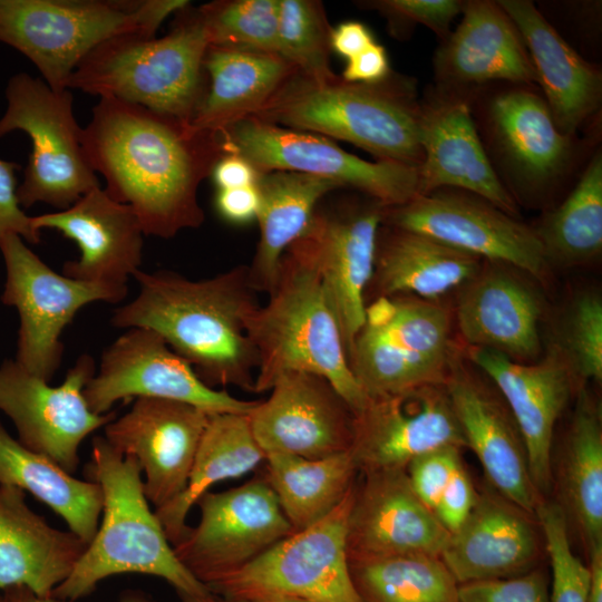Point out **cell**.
Masks as SVG:
<instances>
[{"label":"cell","mask_w":602,"mask_h":602,"mask_svg":"<svg viewBox=\"0 0 602 602\" xmlns=\"http://www.w3.org/2000/svg\"><path fill=\"white\" fill-rule=\"evenodd\" d=\"M81 144L105 191L135 212L145 235L171 239L204 222L197 192L224 155L219 133L101 97L81 129Z\"/></svg>","instance_id":"obj_1"},{"label":"cell","mask_w":602,"mask_h":602,"mask_svg":"<svg viewBox=\"0 0 602 602\" xmlns=\"http://www.w3.org/2000/svg\"><path fill=\"white\" fill-rule=\"evenodd\" d=\"M1 599H2V594H0V601H1Z\"/></svg>","instance_id":"obj_60"},{"label":"cell","mask_w":602,"mask_h":602,"mask_svg":"<svg viewBox=\"0 0 602 602\" xmlns=\"http://www.w3.org/2000/svg\"><path fill=\"white\" fill-rule=\"evenodd\" d=\"M450 327L449 311L437 302L409 294L370 301L349 352L367 398L445 383L455 349Z\"/></svg>","instance_id":"obj_9"},{"label":"cell","mask_w":602,"mask_h":602,"mask_svg":"<svg viewBox=\"0 0 602 602\" xmlns=\"http://www.w3.org/2000/svg\"><path fill=\"white\" fill-rule=\"evenodd\" d=\"M210 415L186 402L142 397L104 427L110 446L137 460L155 509L185 489Z\"/></svg>","instance_id":"obj_21"},{"label":"cell","mask_w":602,"mask_h":602,"mask_svg":"<svg viewBox=\"0 0 602 602\" xmlns=\"http://www.w3.org/2000/svg\"><path fill=\"white\" fill-rule=\"evenodd\" d=\"M210 38L198 8L175 13L161 38L124 33L93 49L67 88L113 97L191 123L206 88Z\"/></svg>","instance_id":"obj_5"},{"label":"cell","mask_w":602,"mask_h":602,"mask_svg":"<svg viewBox=\"0 0 602 602\" xmlns=\"http://www.w3.org/2000/svg\"><path fill=\"white\" fill-rule=\"evenodd\" d=\"M0 485L29 492L89 544L103 511L100 486L72 476L50 458L14 439L0 423Z\"/></svg>","instance_id":"obj_37"},{"label":"cell","mask_w":602,"mask_h":602,"mask_svg":"<svg viewBox=\"0 0 602 602\" xmlns=\"http://www.w3.org/2000/svg\"><path fill=\"white\" fill-rule=\"evenodd\" d=\"M0 602H9V598H8V595H7V593H6V592H3V594H2V599H1V601H0Z\"/></svg>","instance_id":"obj_59"},{"label":"cell","mask_w":602,"mask_h":602,"mask_svg":"<svg viewBox=\"0 0 602 602\" xmlns=\"http://www.w3.org/2000/svg\"><path fill=\"white\" fill-rule=\"evenodd\" d=\"M256 187L260 240L247 275L255 292L269 294L276 284L287 249L307 231L320 201L341 186L323 177L272 171L260 175Z\"/></svg>","instance_id":"obj_34"},{"label":"cell","mask_w":602,"mask_h":602,"mask_svg":"<svg viewBox=\"0 0 602 602\" xmlns=\"http://www.w3.org/2000/svg\"><path fill=\"white\" fill-rule=\"evenodd\" d=\"M255 602H308V601L301 600V599H294V598H273V599H265V600H260Z\"/></svg>","instance_id":"obj_58"},{"label":"cell","mask_w":602,"mask_h":602,"mask_svg":"<svg viewBox=\"0 0 602 602\" xmlns=\"http://www.w3.org/2000/svg\"><path fill=\"white\" fill-rule=\"evenodd\" d=\"M246 330L259 357L254 392L270 391L282 373L304 371L329 380L355 414L365 406L320 279L300 258L284 252L276 284Z\"/></svg>","instance_id":"obj_6"},{"label":"cell","mask_w":602,"mask_h":602,"mask_svg":"<svg viewBox=\"0 0 602 602\" xmlns=\"http://www.w3.org/2000/svg\"><path fill=\"white\" fill-rule=\"evenodd\" d=\"M219 134L224 154L241 156L260 174L289 171L328 178L385 207L405 204L419 194L418 168L359 158L318 134L255 117L244 118Z\"/></svg>","instance_id":"obj_12"},{"label":"cell","mask_w":602,"mask_h":602,"mask_svg":"<svg viewBox=\"0 0 602 602\" xmlns=\"http://www.w3.org/2000/svg\"><path fill=\"white\" fill-rule=\"evenodd\" d=\"M196 505L198 523L187 526L173 548L205 586L295 532L265 475L227 491L207 492Z\"/></svg>","instance_id":"obj_14"},{"label":"cell","mask_w":602,"mask_h":602,"mask_svg":"<svg viewBox=\"0 0 602 602\" xmlns=\"http://www.w3.org/2000/svg\"><path fill=\"white\" fill-rule=\"evenodd\" d=\"M198 10L211 45L279 54L280 0H221Z\"/></svg>","instance_id":"obj_42"},{"label":"cell","mask_w":602,"mask_h":602,"mask_svg":"<svg viewBox=\"0 0 602 602\" xmlns=\"http://www.w3.org/2000/svg\"><path fill=\"white\" fill-rule=\"evenodd\" d=\"M116 602H155L145 592L139 590H126L120 593Z\"/></svg>","instance_id":"obj_56"},{"label":"cell","mask_w":602,"mask_h":602,"mask_svg":"<svg viewBox=\"0 0 602 602\" xmlns=\"http://www.w3.org/2000/svg\"><path fill=\"white\" fill-rule=\"evenodd\" d=\"M557 349L580 385L602 379V299L595 291L573 298L561 319Z\"/></svg>","instance_id":"obj_43"},{"label":"cell","mask_w":602,"mask_h":602,"mask_svg":"<svg viewBox=\"0 0 602 602\" xmlns=\"http://www.w3.org/2000/svg\"><path fill=\"white\" fill-rule=\"evenodd\" d=\"M9 598V602H68L54 595L39 596L23 586H16L3 591Z\"/></svg>","instance_id":"obj_55"},{"label":"cell","mask_w":602,"mask_h":602,"mask_svg":"<svg viewBox=\"0 0 602 602\" xmlns=\"http://www.w3.org/2000/svg\"><path fill=\"white\" fill-rule=\"evenodd\" d=\"M19 164L0 158V245L9 234H17L31 244L40 242L18 200L17 171Z\"/></svg>","instance_id":"obj_48"},{"label":"cell","mask_w":602,"mask_h":602,"mask_svg":"<svg viewBox=\"0 0 602 602\" xmlns=\"http://www.w3.org/2000/svg\"><path fill=\"white\" fill-rule=\"evenodd\" d=\"M385 206L365 196L317 208L307 231L287 251L318 274L337 318L348 360L366 317Z\"/></svg>","instance_id":"obj_16"},{"label":"cell","mask_w":602,"mask_h":602,"mask_svg":"<svg viewBox=\"0 0 602 602\" xmlns=\"http://www.w3.org/2000/svg\"><path fill=\"white\" fill-rule=\"evenodd\" d=\"M330 27L321 1L280 0L278 52L312 79L332 77Z\"/></svg>","instance_id":"obj_41"},{"label":"cell","mask_w":602,"mask_h":602,"mask_svg":"<svg viewBox=\"0 0 602 602\" xmlns=\"http://www.w3.org/2000/svg\"><path fill=\"white\" fill-rule=\"evenodd\" d=\"M557 502L589 552L602 545V421L596 399L580 387L559 460Z\"/></svg>","instance_id":"obj_35"},{"label":"cell","mask_w":602,"mask_h":602,"mask_svg":"<svg viewBox=\"0 0 602 602\" xmlns=\"http://www.w3.org/2000/svg\"><path fill=\"white\" fill-rule=\"evenodd\" d=\"M87 543L33 512L22 489L0 485V590L23 586L50 596L72 572Z\"/></svg>","instance_id":"obj_31"},{"label":"cell","mask_w":602,"mask_h":602,"mask_svg":"<svg viewBox=\"0 0 602 602\" xmlns=\"http://www.w3.org/2000/svg\"><path fill=\"white\" fill-rule=\"evenodd\" d=\"M466 441L444 383L367 398L355 414L351 455L359 472L406 469L417 457Z\"/></svg>","instance_id":"obj_19"},{"label":"cell","mask_w":602,"mask_h":602,"mask_svg":"<svg viewBox=\"0 0 602 602\" xmlns=\"http://www.w3.org/2000/svg\"><path fill=\"white\" fill-rule=\"evenodd\" d=\"M375 42L371 30L359 21H344L332 29L330 36L331 50L347 60Z\"/></svg>","instance_id":"obj_53"},{"label":"cell","mask_w":602,"mask_h":602,"mask_svg":"<svg viewBox=\"0 0 602 602\" xmlns=\"http://www.w3.org/2000/svg\"><path fill=\"white\" fill-rule=\"evenodd\" d=\"M251 117L349 142L377 161L418 168L424 159L416 80L394 71L372 84L297 71Z\"/></svg>","instance_id":"obj_3"},{"label":"cell","mask_w":602,"mask_h":602,"mask_svg":"<svg viewBox=\"0 0 602 602\" xmlns=\"http://www.w3.org/2000/svg\"><path fill=\"white\" fill-rule=\"evenodd\" d=\"M391 71L385 47L375 42L347 60L341 77L349 82L372 84L383 80Z\"/></svg>","instance_id":"obj_51"},{"label":"cell","mask_w":602,"mask_h":602,"mask_svg":"<svg viewBox=\"0 0 602 602\" xmlns=\"http://www.w3.org/2000/svg\"><path fill=\"white\" fill-rule=\"evenodd\" d=\"M96 369L93 357L84 353L54 387L16 360L0 365V410L16 426L19 443L69 474L80 463L81 443L116 418L115 411L94 412L85 399L84 389Z\"/></svg>","instance_id":"obj_18"},{"label":"cell","mask_w":602,"mask_h":602,"mask_svg":"<svg viewBox=\"0 0 602 602\" xmlns=\"http://www.w3.org/2000/svg\"><path fill=\"white\" fill-rule=\"evenodd\" d=\"M40 233L56 230L75 241L77 260L62 265V274L75 280L127 289V281L142 264L145 235L135 212L96 187L62 211L31 216Z\"/></svg>","instance_id":"obj_27"},{"label":"cell","mask_w":602,"mask_h":602,"mask_svg":"<svg viewBox=\"0 0 602 602\" xmlns=\"http://www.w3.org/2000/svg\"><path fill=\"white\" fill-rule=\"evenodd\" d=\"M508 268L488 262L462 288L456 305L457 324L467 347L528 361L542 349L543 300L533 285Z\"/></svg>","instance_id":"obj_29"},{"label":"cell","mask_w":602,"mask_h":602,"mask_svg":"<svg viewBox=\"0 0 602 602\" xmlns=\"http://www.w3.org/2000/svg\"><path fill=\"white\" fill-rule=\"evenodd\" d=\"M482 261L429 236L381 224L366 303L396 294L437 302L473 280Z\"/></svg>","instance_id":"obj_32"},{"label":"cell","mask_w":602,"mask_h":602,"mask_svg":"<svg viewBox=\"0 0 602 602\" xmlns=\"http://www.w3.org/2000/svg\"><path fill=\"white\" fill-rule=\"evenodd\" d=\"M418 195L439 188L474 193L516 217L517 204L497 177L478 135L467 94L429 87L420 99Z\"/></svg>","instance_id":"obj_24"},{"label":"cell","mask_w":602,"mask_h":602,"mask_svg":"<svg viewBox=\"0 0 602 602\" xmlns=\"http://www.w3.org/2000/svg\"><path fill=\"white\" fill-rule=\"evenodd\" d=\"M186 0H0V42L26 56L54 90H67L79 62L124 33L155 37Z\"/></svg>","instance_id":"obj_7"},{"label":"cell","mask_w":602,"mask_h":602,"mask_svg":"<svg viewBox=\"0 0 602 602\" xmlns=\"http://www.w3.org/2000/svg\"><path fill=\"white\" fill-rule=\"evenodd\" d=\"M444 385L466 446L478 458L488 485L535 516L543 497L533 483L522 435L503 397L456 349Z\"/></svg>","instance_id":"obj_23"},{"label":"cell","mask_w":602,"mask_h":602,"mask_svg":"<svg viewBox=\"0 0 602 602\" xmlns=\"http://www.w3.org/2000/svg\"><path fill=\"white\" fill-rule=\"evenodd\" d=\"M220 217L227 223L242 225L258 216L260 195L256 185L217 190L214 201Z\"/></svg>","instance_id":"obj_50"},{"label":"cell","mask_w":602,"mask_h":602,"mask_svg":"<svg viewBox=\"0 0 602 602\" xmlns=\"http://www.w3.org/2000/svg\"><path fill=\"white\" fill-rule=\"evenodd\" d=\"M383 14L391 33L401 38L416 25L429 28L444 40L450 32L453 20L462 13V0H375L359 2Z\"/></svg>","instance_id":"obj_45"},{"label":"cell","mask_w":602,"mask_h":602,"mask_svg":"<svg viewBox=\"0 0 602 602\" xmlns=\"http://www.w3.org/2000/svg\"><path fill=\"white\" fill-rule=\"evenodd\" d=\"M382 224L429 236L534 278L542 279L548 269L532 226L467 191L439 188L385 207Z\"/></svg>","instance_id":"obj_15"},{"label":"cell","mask_w":602,"mask_h":602,"mask_svg":"<svg viewBox=\"0 0 602 602\" xmlns=\"http://www.w3.org/2000/svg\"><path fill=\"white\" fill-rule=\"evenodd\" d=\"M542 540L536 517L488 485L440 560L458 584L508 577L533 569Z\"/></svg>","instance_id":"obj_28"},{"label":"cell","mask_w":602,"mask_h":602,"mask_svg":"<svg viewBox=\"0 0 602 602\" xmlns=\"http://www.w3.org/2000/svg\"><path fill=\"white\" fill-rule=\"evenodd\" d=\"M459 602H550L545 572L525 573L458 584Z\"/></svg>","instance_id":"obj_46"},{"label":"cell","mask_w":602,"mask_h":602,"mask_svg":"<svg viewBox=\"0 0 602 602\" xmlns=\"http://www.w3.org/2000/svg\"><path fill=\"white\" fill-rule=\"evenodd\" d=\"M6 265L1 301L20 319L16 361L28 372L50 381L64 355V329L85 305L118 303L127 289L88 283L57 273L17 234L0 245Z\"/></svg>","instance_id":"obj_13"},{"label":"cell","mask_w":602,"mask_h":602,"mask_svg":"<svg viewBox=\"0 0 602 602\" xmlns=\"http://www.w3.org/2000/svg\"><path fill=\"white\" fill-rule=\"evenodd\" d=\"M535 517L552 567L550 602H586L589 567L572 551L570 523L562 506L542 499Z\"/></svg>","instance_id":"obj_44"},{"label":"cell","mask_w":602,"mask_h":602,"mask_svg":"<svg viewBox=\"0 0 602 602\" xmlns=\"http://www.w3.org/2000/svg\"><path fill=\"white\" fill-rule=\"evenodd\" d=\"M265 460L249 415L211 414L185 489L155 514L172 545L187 528L186 518L202 495L216 483L239 478Z\"/></svg>","instance_id":"obj_36"},{"label":"cell","mask_w":602,"mask_h":602,"mask_svg":"<svg viewBox=\"0 0 602 602\" xmlns=\"http://www.w3.org/2000/svg\"><path fill=\"white\" fill-rule=\"evenodd\" d=\"M468 96L487 157L515 202L542 203L575 174L582 142L556 127L537 86L498 82Z\"/></svg>","instance_id":"obj_8"},{"label":"cell","mask_w":602,"mask_h":602,"mask_svg":"<svg viewBox=\"0 0 602 602\" xmlns=\"http://www.w3.org/2000/svg\"><path fill=\"white\" fill-rule=\"evenodd\" d=\"M523 37L537 87L556 127L575 136L598 114L602 72L584 59L530 0H498Z\"/></svg>","instance_id":"obj_30"},{"label":"cell","mask_w":602,"mask_h":602,"mask_svg":"<svg viewBox=\"0 0 602 602\" xmlns=\"http://www.w3.org/2000/svg\"><path fill=\"white\" fill-rule=\"evenodd\" d=\"M4 95L0 137L20 130L31 142L17 190L22 208L43 203L62 211L100 186L81 144L69 89L56 91L42 79L19 72L9 79Z\"/></svg>","instance_id":"obj_10"},{"label":"cell","mask_w":602,"mask_h":602,"mask_svg":"<svg viewBox=\"0 0 602 602\" xmlns=\"http://www.w3.org/2000/svg\"><path fill=\"white\" fill-rule=\"evenodd\" d=\"M264 462L265 476L295 532L332 512L359 472L350 450L322 458L271 454Z\"/></svg>","instance_id":"obj_38"},{"label":"cell","mask_w":602,"mask_h":602,"mask_svg":"<svg viewBox=\"0 0 602 602\" xmlns=\"http://www.w3.org/2000/svg\"><path fill=\"white\" fill-rule=\"evenodd\" d=\"M177 595L179 598V602H235L216 596L212 593L206 595H190L184 593H177Z\"/></svg>","instance_id":"obj_57"},{"label":"cell","mask_w":602,"mask_h":602,"mask_svg":"<svg viewBox=\"0 0 602 602\" xmlns=\"http://www.w3.org/2000/svg\"><path fill=\"white\" fill-rule=\"evenodd\" d=\"M260 173L244 158L224 154L214 165L211 177L217 190L255 186Z\"/></svg>","instance_id":"obj_52"},{"label":"cell","mask_w":602,"mask_h":602,"mask_svg":"<svg viewBox=\"0 0 602 602\" xmlns=\"http://www.w3.org/2000/svg\"><path fill=\"white\" fill-rule=\"evenodd\" d=\"M589 557V586L586 602H602V545L592 547Z\"/></svg>","instance_id":"obj_54"},{"label":"cell","mask_w":602,"mask_h":602,"mask_svg":"<svg viewBox=\"0 0 602 602\" xmlns=\"http://www.w3.org/2000/svg\"><path fill=\"white\" fill-rule=\"evenodd\" d=\"M464 353L493 381L506 402L522 435L533 483L543 497L553 483L556 421L582 385L552 344L535 363H521L483 348L467 347Z\"/></svg>","instance_id":"obj_22"},{"label":"cell","mask_w":602,"mask_h":602,"mask_svg":"<svg viewBox=\"0 0 602 602\" xmlns=\"http://www.w3.org/2000/svg\"><path fill=\"white\" fill-rule=\"evenodd\" d=\"M89 480L103 493L101 523L70 575L52 595L75 602L90 595L109 576L137 573L159 577L177 593L211 592L177 559L144 492L142 469L103 436L91 440L86 465Z\"/></svg>","instance_id":"obj_4"},{"label":"cell","mask_w":602,"mask_h":602,"mask_svg":"<svg viewBox=\"0 0 602 602\" xmlns=\"http://www.w3.org/2000/svg\"><path fill=\"white\" fill-rule=\"evenodd\" d=\"M462 463L460 448L447 446L421 455L407 466L411 488L429 509L434 511Z\"/></svg>","instance_id":"obj_47"},{"label":"cell","mask_w":602,"mask_h":602,"mask_svg":"<svg viewBox=\"0 0 602 602\" xmlns=\"http://www.w3.org/2000/svg\"><path fill=\"white\" fill-rule=\"evenodd\" d=\"M462 13L435 51L434 86L467 95L498 82L537 86L523 37L497 1L466 0Z\"/></svg>","instance_id":"obj_26"},{"label":"cell","mask_w":602,"mask_h":602,"mask_svg":"<svg viewBox=\"0 0 602 602\" xmlns=\"http://www.w3.org/2000/svg\"><path fill=\"white\" fill-rule=\"evenodd\" d=\"M265 456L322 458L350 450L355 412L326 378L304 371L279 376L249 414Z\"/></svg>","instance_id":"obj_20"},{"label":"cell","mask_w":602,"mask_h":602,"mask_svg":"<svg viewBox=\"0 0 602 602\" xmlns=\"http://www.w3.org/2000/svg\"><path fill=\"white\" fill-rule=\"evenodd\" d=\"M547 265L572 268L602 250V153L595 148L561 204L533 227Z\"/></svg>","instance_id":"obj_39"},{"label":"cell","mask_w":602,"mask_h":602,"mask_svg":"<svg viewBox=\"0 0 602 602\" xmlns=\"http://www.w3.org/2000/svg\"><path fill=\"white\" fill-rule=\"evenodd\" d=\"M355 485L326 517L292 533L247 564L211 582L206 586L208 591L235 602L273 598L362 602L351 577L347 548Z\"/></svg>","instance_id":"obj_11"},{"label":"cell","mask_w":602,"mask_h":602,"mask_svg":"<svg viewBox=\"0 0 602 602\" xmlns=\"http://www.w3.org/2000/svg\"><path fill=\"white\" fill-rule=\"evenodd\" d=\"M362 474L348 517L349 560L406 554L440 557L450 533L415 494L406 469Z\"/></svg>","instance_id":"obj_25"},{"label":"cell","mask_w":602,"mask_h":602,"mask_svg":"<svg viewBox=\"0 0 602 602\" xmlns=\"http://www.w3.org/2000/svg\"><path fill=\"white\" fill-rule=\"evenodd\" d=\"M204 70L206 88L191 124L214 133L256 114L298 71L276 52L214 45Z\"/></svg>","instance_id":"obj_33"},{"label":"cell","mask_w":602,"mask_h":602,"mask_svg":"<svg viewBox=\"0 0 602 602\" xmlns=\"http://www.w3.org/2000/svg\"><path fill=\"white\" fill-rule=\"evenodd\" d=\"M476 498L477 491L462 463L440 495L433 512L440 524L453 534L472 512Z\"/></svg>","instance_id":"obj_49"},{"label":"cell","mask_w":602,"mask_h":602,"mask_svg":"<svg viewBox=\"0 0 602 602\" xmlns=\"http://www.w3.org/2000/svg\"><path fill=\"white\" fill-rule=\"evenodd\" d=\"M349 566L362 602H459L458 583L438 556L358 559Z\"/></svg>","instance_id":"obj_40"},{"label":"cell","mask_w":602,"mask_h":602,"mask_svg":"<svg viewBox=\"0 0 602 602\" xmlns=\"http://www.w3.org/2000/svg\"><path fill=\"white\" fill-rule=\"evenodd\" d=\"M133 276L139 291L115 310V328L155 331L211 388L254 392L259 357L246 322L260 304L247 265L202 280L167 270H138Z\"/></svg>","instance_id":"obj_2"},{"label":"cell","mask_w":602,"mask_h":602,"mask_svg":"<svg viewBox=\"0 0 602 602\" xmlns=\"http://www.w3.org/2000/svg\"><path fill=\"white\" fill-rule=\"evenodd\" d=\"M84 396L99 415L120 400L142 397L182 401L208 414L249 415L259 402L208 387L158 333L146 328L127 329L104 350Z\"/></svg>","instance_id":"obj_17"}]
</instances>
